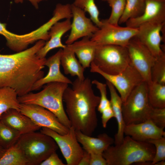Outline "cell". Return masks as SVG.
<instances>
[{"label": "cell", "mask_w": 165, "mask_h": 165, "mask_svg": "<svg viewBox=\"0 0 165 165\" xmlns=\"http://www.w3.org/2000/svg\"><path fill=\"white\" fill-rule=\"evenodd\" d=\"M39 40L31 47L11 54H0V87H9L18 96L32 91L34 83L44 76L42 70L46 59L37 53L44 45Z\"/></svg>", "instance_id": "cell-1"}, {"label": "cell", "mask_w": 165, "mask_h": 165, "mask_svg": "<svg viewBox=\"0 0 165 165\" xmlns=\"http://www.w3.org/2000/svg\"><path fill=\"white\" fill-rule=\"evenodd\" d=\"M71 84V87L68 86L65 90L63 96L71 127L91 136L98 125L96 109L100 97L94 94L89 78L83 80L77 78Z\"/></svg>", "instance_id": "cell-2"}, {"label": "cell", "mask_w": 165, "mask_h": 165, "mask_svg": "<svg viewBox=\"0 0 165 165\" xmlns=\"http://www.w3.org/2000/svg\"><path fill=\"white\" fill-rule=\"evenodd\" d=\"M155 152L152 144L136 141L126 135L120 144L110 146L102 155L107 165H129L152 162Z\"/></svg>", "instance_id": "cell-3"}, {"label": "cell", "mask_w": 165, "mask_h": 165, "mask_svg": "<svg viewBox=\"0 0 165 165\" xmlns=\"http://www.w3.org/2000/svg\"><path fill=\"white\" fill-rule=\"evenodd\" d=\"M68 84L61 82L49 83L39 92H30L18 96V99L20 104L36 105L48 109L55 115L62 124L69 128L70 122L63 103V94Z\"/></svg>", "instance_id": "cell-4"}, {"label": "cell", "mask_w": 165, "mask_h": 165, "mask_svg": "<svg viewBox=\"0 0 165 165\" xmlns=\"http://www.w3.org/2000/svg\"><path fill=\"white\" fill-rule=\"evenodd\" d=\"M16 143L27 160L28 165H40L59 148L52 137L41 132L21 134Z\"/></svg>", "instance_id": "cell-5"}, {"label": "cell", "mask_w": 165, "mask_h": 165, "mask_svg": "<svg viewBox=\"0 0 165 165\" xmlns=\"http://www.w3.org/2000/svg\"><path fill=\"white\" fill-rule=\"evenodd\" d=\"M148 83L143 81L132 91L123 103L122 112L126 125L149 119L153 107L149 103Z\"/></svg>", "instance_id": "cell-6"}, {"label": "cell", "mask_w": 165, "mask_h": 165, "mask_svg": "<svg viewBox=\"0 0 165 165\" xmlns=\"http://www.w3.org/2000/svg\"><path fill=\"white\" fill-rule=\"evenodd\" d=\"M101 71L115 75L124 70L130 64L126 47L119 45H97L93 61Z\"/></svg>", "instance_id": "cell-7"}, {"label": "cell", "mask_w": 165, "mask_h": 165, "mask_svg": "<svg viewBox=\"0 0 165 165\" xmlns=\"http://www.w3.org/2000/svg\"><path fill=\"white\" fill-rule=\"evenodd\" d=\"M90 72L98 73L111 83L118 91L123 102L134 89L144 81L143 78L130 64L122 72L115 75L106 73L100 70L92 61Z\"/></svg>", "instance_id": "cell-8"}, {"label": "cell", "mask_w": 165, "mask_h": 165, "mask_svg": "<svg viewBox=\"0 0 165 165\" xmlns=\"http://www.w3.org/2000/svg\"><path fill=\"white\" fill-rule=\"evenodd\" d=\"M102 24L90 37L97 45H112L126 47L137 35L138 29L121 27L101 20Z\"/></svg>", "instance_id": "cell-9"}, {"label": "cell", "mask_w": 165, "mask_h": 165, "mask_svg": "<svg viewBox=\"0 0 165 165\" xmlns=\"http://www.w3.org/2000/svg\"><path fill=\"white\" fill-rule=\"evenodd\" d=\"M40 132L52 137L55 141L66 160L67 165H78L84 149L78 142L74 128L71 127L68 133L60 134L46 127H42Z\"/></svg>", "instance_id": "cell-10"}, {"label": "cell", "mask_w": 165, "mask_h": 165, "mask_svg": "<svg viewBox=\"0 0 165 165\" xmlns=\"http://www.w3.org/2000/svg\"><path fill=\"white\" fill-rule=\"evenodd\" d=\"M126 47L130 64L139 73L144 81L147 83L151 82V69L156 58L135 37L130 40Z\"/></svg>", "instance_id": "cell-11"}, {"label": "cell", "mask_w": 165, "mask_h": 165, "mask_svg": "<svg viewBox=\"0 0 165 165\" xmlns=\"http://www.w3.org/2000/svg\"><path fill=\"white\" fill-rule=\"evenodd\" d=\"M20 112L41 128H48L61 135L66 134L69 130V128L62 124L54 114L41 106L20 104Z\"/></svg>", "instance_id": "cell-12"}, {"label": "cell", "mask_w": 165, "mask_h": 165, "mask_svg": "<svg viewBox=\"0 0 165 165\" xmlns=\"http://www.w3.org/2000/svg\"><path fill=\"white\" fill-rule=\"evenodd\" d=\"M165 25V22H152L144 24L137 28L138 31L135 36L156 58L165 55L161 45L163 39L161 32Z\"/></svg>", "instance_id": "cell-13"}, {"label": "cell", "mask_w": 165, "mask_h": 165, "mask_svg": "<svg viewBox=\"0 0 165 165\" xmlns=\"http://www.w3.org/2000/svg\"><path fill=\"white\" fill-rule=\"evenodd\" d=\"M73 18L71 32L66 41L67 45H70L81 38H90L99 28L94 25L90 18L87 17L86 12L81 9L71 4Z\"/></svg>", "instance_id": "cell-14"}, {"label": "cell", "mask_w": 165, "mask_h": 165, "mask_svg": "<svg viewBox=\"0 0 165 165\" xmlns=\"http://www.w3.org/2000/svg\"><path fill=\"white\" fill-rule=\"evenodd\" d=\"M143 14L128 20L126 26L137 28L142 24L152 22H165V0H145Z\"/></svg>", "instance_id": "cell-15"}, {"label": "cell", "mask_w": 165, "mask_h": 165, "mask_svg": "<svg viewBox=\"0 0 165 165\" xmlns=\"http://www.w3.org/2000/svg\"><path fill=\"white\" fill-rule=\"evenodd\" d=\"M124 134L137 141L146 142L148 140L165 137L164 128L159 127L151 120L126 125Z\"/></svg>", "instance_id": "cell-16"}, {"label": "cell", "mask_w": 165, "mask_h": 165, "mask_svg": "<svg viewBox=\"0 0 165 165\" xmlns=\"http://www.w3.org/2000/svg\"><path fill=\"white\" fill-rule=\"evenodd\" d=\"M0 121L21 134L36 131L41 128L28 116L14 109H9L2 114Z\"/></svg>", "instance_id": "cell-17"}, {"label": "cell", "mask_w": 165, "mask_h": 165, "mask_svg": "<svg viewBox=\"0 0 165 165\" xmlns=\"http://www.w3.org/2000/svg\"><path fill=\"white\" fill-rule=\"evenodd\" d=\"M62 49H60L54 54L46 59L45 65L49 68V71L45 76L37 81L34 84L32 91L40 89L45 84L52 82H61L72 84V82L64 75L60 70L61 57Z\"/></svg>", "instance_id": "cell-18"}, {"label": "cell", "mask_w": 165, "mask_h": 165, "mask_svg": "<svg viewBox=\"0 0 165 165\" xmlns=\"http://www.w3.org/2000/svg\"><path fill=\"white\" fill-rule=\"evenodd\" d=\"M71 19H67L62 21L57 22L51 27L49 31V39L37 53L39 57L45 58L51 50L58 48L63 49L66 47V45L62 43L61 38L63 35L71 29Z\"/></svg>", "instance_id": "cell-19"}, {"label": "cell", "mask_w": 165, "mask_h": 165, "mask_svg": "<svg viewBox=\"0 0 165 165\" xmlns=\"http://www.w3.org/2000/svg\"><path fill=\"white\" fill-rule=\"evenodd\" d=\"M77 140L83 149L90 154L102 153L114 141V139L105 133L94 138L75 130Z\"/></svg>", "instance_id": "cell-20"}, {"label": "cell", "mask_w": 165, "mask_h": 165, "mask_svg": "<svg viewBox=\"0 0 165 165\" xmlns=\"http://www.w3.org/2000/svg\"><path fill=\"white\" fill-rule=\"evenodd\" d=\"M68 45L74 51L83 68L85 69L90 67L94 57L97 46V44L90 38L86 37Z\"/></svg>", "instance_id": "cell-21"}, {"label": "cell", "mask_w": 165, "mask_h": 165, "mask_svg": "<svg viewBox=\"0 0 165 165\" xmlns=\"http://www.w3.org/2000/svg\"><path fill=\"white\" fill-rule=\"evenodd\" d=\"M108 86L110 94V101L111 105L113 112L118 124V130L115 135L114 143L115 145L120 144L124 138V130L126 125L124 121L122 112L123 101L117 94L116 88L109 82L106 81Z\"/></svg>", "instance_id": "cell-22"}, {"label": "cell", "mask_w": 165, "mask_h": 165, "mask_svg": "<svg viewBox=\"0 0 165 165\" xmlns=\"http://www.w3.org/2000/svg\"><path fill=\"white\" fill-rule=\"evenodd\" d=\"M60 61L65 74L77 76L81 80L85 78L84 75L85 69L77 60L74 51L69 45H66L62 49Z\"/></svg>", "instance_id": "cell-23"}, {"label": "cell", "mask_w": 165, "mask_h": 165, "mask_svg": "<svg viewBox=\"0 0 165 165\" xmlns=\"http://www.w3.org/2000/svg\"><path fill=\"white\" fill-rule=\"evenodd\" d=\"M16 91L9 87H0V117L4 112L10 109L20 111V104Z\"/></svg>", "instance_id": "cell-24"}, {"label": "cell", "mask_w": 165, "mask_h": 165, "mask_svg": "<svg viewBox=\"0 0 165 165\" xmlns=\"http://www.w3.org/2000/svg\"><path fill=\"white\" fill-rule=\"evenodd\" d=\"M148 94L151 105L157 108H165V85L151 82L148 83Z\"/></svg>", "instance_id": "cell-25"}, {"label": "cell", "mask_w": 165, "mask_h": 165, "mask_svg": "<svg viewBox=\"0 0 165 165\" xmlns=\"http://www.w3.org/2000/svg\"><path fill=\"white\" fill-rule=\"evenodd\" d=\"M0 165H28L21 150L16 143L7 149L0 158Z\"/></svg>", "instance_id": "cell-26"}, {"label": "cell", "mask_w": 165, "mask_h": 165, "mask_svg": "<svg viewBox=\"0 0 165 165\" xmlns=\"http://www.w3.org/2000/svg\"><path fill=\"white\" fill-rule=\"evenodd\" d=\"M145 0H126L125 9L119 24H123L128 20L138 17L144 12Z\"/></svg>", "instance_id": "cell-27"}, {"label": "cell", "mask_w": 165, "mask_h": 165, "mask_svg": "<svg viewBox=\"0 0 165 165\" xmlns=\"http://www.w3.org/2000/svg\"><path fill=\"white\" fill-rule=\"evenodd\" d=\"M21 134L0 121V145L7 149L15 145Z\"/></svg>", "instance_id": "cell-28"}, {"label": "cell", "mask_w": 165, "mask_h": 165, "mask_svg": "<svg viewBox=\"0 0 165 165\" xmlns=\"http://www.w3.org/2000/svg\"><path fill=\"white\" fill-rule=\"evenodd\" d=\"M72 4L88 13L93 23L98 28L101 27L102 22L99 19L100 12L95 0H75Z\"/></svg>", "instance_id": "cell-29"}, {"label": "cell", "mask_w": 165, "mask_h": 165, "mask_svg": "<svg viewBox=\"0 0 165 165\" xmlns=\"http://www.w3.org/2000/svg\"><path fill=\"white\" fill-rule=\"evenodd\" d=\"M6 24L0 22V34L4 37L6 40L7 46L12 50L19 49L24 40V35H17L11 32L6 28Z\"/></svg>", "instance_id": "cell-30"}, {"label": "cell", "mask_w": 165, "mask_h": 165, "mask_svg": "<svg viewBox=\"0 0 165 165\" xmlns=\"http://www.w3.org/2000/svg\"><path fill=\"white\" fill-rule=\"evenodd\" d=\"M152 82L165 85V55L156 58L151 71Z\"/></svg>", "instance_id": "cell-31"}, {"label": "cell", "mask_w": 165, "mask_h": 165, "mask_svg": "<svg viewBox=\"0 0 165 165\" xmlns=\"http://www.w3.org/2000/svg\"><path fill=\"white\" fill-rule=\"evenodd\" d=\"M126 0H112L108 4L111 8V14L108 19H105L108 23L118 25L125 8Z\"/></svg>", "instance_id": "cell-32"}, {"label": "cell", "mask_w": 165, "mask_h": 165, "mask_svg": "<svg viewBox=\"0 0 165 165\" xmlns=\"http://www.w3.org/2000/svg\"><path fill=\"white\" fill-rule=\"evenodd\" d=\"M146 142L153 145L155 148V153L150 165H155L157 163L165 160V137L151 139Z\"/></svg>", "instance_id": "cell-33"}, {"label": "cell", "mask_w": 165, "mask_h": 165, "mask_svg": "<svg viewBox=\"0 0 165 165\" xmlns=\"http://www.w3.org/2000/svg\"><path fill=\"white\" fill-rule=\"evenodd\" d=\"M92 83L96 85L100 93V101L97 107V110L101 113L105 109L111 105L110 102L107 96V85L97 80L92 81Z\"/></svg>", "instance_id": "cell-34"}, {"label": "cell", "mask_w": 165, "mask_h": 165, "mask_svg": "<svg viewBox=\"0 0 165 165\" xmlns=\"http://www.w3.org/2000/svg\"><path fill=\"white\" fill-rule=\"evenodd\" d=\"M159 127H165V108H153L151 113L149 119Z\"/></svg>", "instance_id": "cell-35"}, {"label": "cell", "mask_w": 165, "mask_h": 165, "mask_svg": "<svg viewBox=\"0 0 165 165\" xmlns=\"http://www.w3.org/2000/svg\"><path fill=\"white\" fill-rule=\"evenodd\" d=\"M41 165H65L60 159L56 152L52 153L47 158L42 161Z\"/></svg>", "instance_id": "cell-36"}, {"label": "cell", "mask_w": 165, "mask_h": 165, "mask_svg": "<svg viewBox=\"0 0 165 165\" xmlns=\"http://www.w3.org/2000/svg\"><path fill=\"white\" fill-rule=\"evenodd\" d=\"M101 113L102 126L104 128H105L108 121L112 118L115 117L111 105L104 109Z\"/></svg>", "instance_id": "cell-37"}, {"label": "cell", "mask_w": 165, "mask_h": 165, "mask_svg": "<svg viewBox=\"0 0 165 165\" xmlns=\"http://www.w3.org/2000/svg\"><path fill=\"white\" fill-rule=\"evenodd\" d=\"M90 154V165H107L106 161L103 157L102 153Z\"/></svg>", "instance_id": "cell-38"}, {"label": "cell", "mask_w": 165, "mask_h": 165, "mask_svg": "<svg viewBox=\"0 0 165 165\" xmlns=\"http://www.w3.org/2000/svg\"><path fill=\"white\" fill-rule=\"evenodd\" d=\"M90 154L84 150L83 155L78 165H90Z\"/></svg>", "instance_id": "cell-39"}, {"label": "cell", "mask_w": 165, "mask_h": 165, "mask_svg": "<svg viewBox=\"0 0 165 165\" xmlns=\"http://www.w3.org/2000/svg\"><path fill=\"white\" fill-rule=\"evenodd\" d=\"M25 0L29 1L36 9H37L38 8V4L40 2L47 0H14V1L16 3H22Z\"/></svg>", "instance_id": "cell-40"}, {"label": "cell", "mask_w": 165, "mask_h": 165, "mask_svg": "<svg viewBox=\"0 0 165 165\" xmlns=\"http://www.w3.org/2000/svg\"><path fill=\"white\" fill-rule=\"evenodd\" d=\"M6 150L4 149L0 145V158L3 156Z\"/></svg>", "instance_id": "cell-41"}, {"label": "cell", "mask_w": 165, "mask_h": 165, "mask_svg": "<svg viewBox=\"0 0 165 165\" xmlns=\"http://www.w3.org/2000/svg\"><path fill=\"white\" fill-rule=\"evenodd\" d=\"M102 1L107 2L108 3H109L112 0H102Z\"/></svg>", "instance_id": "cell-42"}]
</instances>
